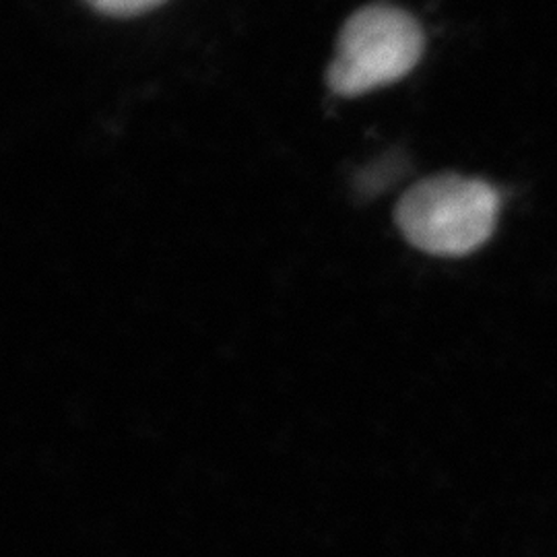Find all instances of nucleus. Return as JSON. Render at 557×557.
Segmentation results:
<instances>
[{
	"mask_svg": "<svg viewBox=\"0 0 557 557\" xmlns=\"http://www.w3.org/2000/svg\"><path fill=\"white\" fill-rule=\"evenodd\" d=\"M94 9H98L106 15H116V17H128V15H139L153 7L161 4L163 0H87Z\"/></svg>",
	"mask_w": 557,
	"mask_h": 557,
	"instance_id": "nucleus-3",
	"label": "nucleus"
},
{
	"mask_svg": "<svg viewBox=\"0 0 557 557\" xmlns=\"http://www.w3.org/2000/svg\"><path fill=\"white\" fill-rule=\"evenodd\" d=\"M498 193L475 178L444 174L418 182L397 207V225L416 248L438 257H462L496 230Z\"/></svg>",
	"mask_w": 557,
	"mask_h": 557,
	"instance_id": "nucleus-1",
	"label": "nucleus"
},
{
	"mask_svg": "<svg viewBox=\"0 0 557 557\" xmlns=\"http://www.w3.org/2000/svg\"><path fill=\"white\" fill-rule=\"evenodd\" d=\"M425 38L409 13L372 4L345 21L335 59L329 66V87L343 98H356L409 75Z\"/></svg>",
	"mask_w": 557,
	"mask_h": 557,
	"instance_id": "nucleus-2",
	"label": "nucleus"
}]
</instances>
